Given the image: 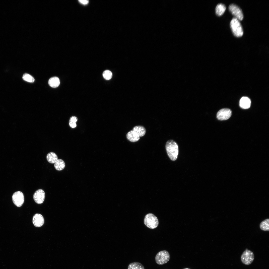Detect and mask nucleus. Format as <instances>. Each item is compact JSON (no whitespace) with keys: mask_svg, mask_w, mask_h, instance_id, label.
<instances>
[{"mask_svg":"<svg viewBox=\"0 0 269 269\" xmlns=\"http://www.w3.org/2000/svg\"><path fill=\"white\" fill-rule=\"evenodd\" d=\"M22 78L24 80L31 83L34 82L35 80L34 79L32 76L26 73L23 74Z\"/></svg>","mask_w":269,"mask_h":269,"instance_id":"nucleus-19","label":"nucleus"},{"mask_svg":"<svg viewBox=\"0 0 269 269\" xmlns=\"http://www.w3.org/2000/svg\"><path fill=\"white\" fill-rule=\"evenodd\" d=\"M232 112L231 110L228 108H223L220 110L216 115L217 118L221 121L226 120L228 119L231 116Z\"/></svg>","mask_w":269,"mask_h":269,"instance_id":"nucleus-8","label":"nucleus"},{"mask_svg":"<svg viewBox=\"0 0 269 269\" xmlns=\"http://www.w3.org/2000/svg\"><path fill=\"white\" fill-rule=\"evenodd\" d=\"M44 219L43 216L41 214L36 213L33 216L32 222L34 226L37 227H40L44 223Z\"/></svg>","mask_w":269,"mask_h":269,"instance_id":"nucleus-11","label":"nucleus"},{"mask_svg":"<svg viewBox=\"0 0 269 269\" xmlns=\"http://www.w3.org/2000/svg\"><path fill=\"white\" fill-rule=\"evenodd\" d=\"M230 26L234 35L236 37H240L243 34L242 26L240 21L235 18H233L230 23Z\"/></svg>","mask_w":269,"mask_h":269,"instance_id":"nucleus-3","label":"nucleus"},{"mask_svg":"<svg viewBox=\"0 0 269 269\" xmlns=\"http://www.w3.org/2000/svg\"><path fill=\"white\" fill-rule=\"evenodd\" d=\"M251 103L250 99L249 98L244 96L242 97L240 100L239 105L241 108L247 109L250 107Z\"/></svg>","mask_w":269,"mask_h":269,"instance_id":"nucleus-12","label":"nucleus"},{"mask_svg":"<svg viewBox=\"0 0 269 269\" xmlns=\"http://www.w3.org/2000/svg\"><path fill=\"white\" fill-rule=\"evenodd\" d=\"M12 199L14 204L17 206H21L23 204L24 196L23 193L20 191H17L14 193L12 196Z\"/></svg>","mask_w":269,"mask_h":269,"instance_id":"nucleus-9","label":"nucleus"},{"mask_svg":"<svg viewBox=\"0 0 269 269\" xmlns=\"http://www.w3.org/2000/svg\"><path fill=\"white\" fill-rule=\"evenodd\" d=\"M79 1L80 3L84 4H86L88 2V1L87 0H80Z\"/></svg>","mask_w":269,"mask_h":269,"instance_id":"nucleus-23","label":"nucleus"},{"mask_svg":"<svg viewBox=\"0 0 269 269\" xmlns=\"http://www.w3.org/2000/svg\"><path fill=\"white\" fill-rule=\"evenodd\" d=\"M170 255L169 252L166 250L158 252L155 257L156 263L159 265H162L167 263L169 260Z\"/></svg>","mask_w":269,"mask_h":269,"instance_id":"nucleus-5","label":"nucleus"},{"mask_svg":"<svg viewBox=\"0 0 269 269\" xmlns=\"http://www.w3.org/2000/svg\"><path fill=\"white\" fill-rule=\"evenodd\" d=\"M144 221L145 225L147 227L151 229L156 228L159 224L157 218L152 213H149L145 215Z\"/></svg>","mask_w":269,"mask_h":269,"instance_id":"nucleus-4","label":"nucleus"},{"mask_svg":"<svg viewBox=\"0 0 269 269\" xmlns=\"http://www.w3.org/2000/svg\"><path fill=\"white\" fill-rule=\"evenodd\" d=\"M190 269L186 268V269Z\"/></svg>","mask_w":269,"mask_h":269,"instance_id":"nucleus-24","label":"nucleus"},{"mask_svg":"<svg viewBox=\"0 0 269 269\" xmlns=\"http://www.w3.org/2000/svg\"><path fill=\"white\" fill-rule=\"evenodd\" d=\"M146 132V129L143 126H136L133 128L132 130L127 134L126 138L131 142H136L139 140L140 137L143 136L145 135Z\"/></svg>","mask_w":269,"mask_h":269,"instance_id":"nucleus-1","label":"nucleus"},{"mask_svg":"<svg viewBox=\"0 0 269 269\" xmlns=\"http://www.w3.org/2000/svg\"><path fill=\"white\" fill-rule=\"evenodd\" d=\"M54 166L56 170L61 171L65 167V163L62 159H58L55 163Z\"/></svg>","mask_w":269,"mask_h":269,"instance_id":"nucleus-16","label":"nucleus"},{"mask_svg":"<svg viewBox=\"0 0 269 269\" xmlns=\"http://www.w3.org/2000/svg\"><path fill=\"white\" fill-rule=\"evenodd\" d=\"M46 158L49 162L52 164L55 163L58 160L57 155L53 152H50L48 153Z\"/></svg>","mask_w":269,"mask_h":269,"instance_id":"nucleus-15","label":"nucleus"},{"mask_svg":"<svg viewBox=\"0 0 269 269\" xmlns=\"http://www.w3.org/2000/svg\"><path fill=\"white\" fill-rule=\"evenodd\" d=\"M165 148L167 154L171 160L174 161L177 159L178 154V147L177 143L172 140H169L166 142Z\"/></svg>","mask_w":269,"mask_h":269,"instance_id":"nucleus-2","label":"nucleus"},{"mask_svg":"<svg viewBox=\"0 0 269 269\" xmlns=\"http://www.w3.org/2000/svg\"><path fill=\"white\" fill-rule=\"evenodd\" d=\"M226 8V6L224 4L221 3L218 4L216 5L215 9L216 14L218 16L222 15L225 12Z\"/></svg>","mask_w":269,"mask_h":269,"instance_id":"nucleus-13","label":"nucleus"},{"mask_svg":"<svg viewBox=\"0 0 269 269\" xmlns=\"http://www.w3.org/2000/svg\"><path fill=\"white\" fill-rule=\"evenodd\" d=\"M229 10L234 17L239 21L242 20L244 18L242 11L238 6L234 4H230L228 7Z\"/></svg>","mask_w":269,"mask_h":269,"instance_id":"nucleus-6","label":"nucleus"},{"mask_svg":"<svg viewBox=\"0 0 269 269\" xmlns=\"http://www.w3.org/2000/svg\"><path fill=\"white\" fill-rule=\"evenodd\" d=\"M128 269H145L143 266L140 263L134 262L130 264Z\"/></svg>","mask_w":269,"mask_h":269,"instance_id":"nucleus-17","label":"nucleus"},{"mask_svg":"<svg viewBox=\"0 0 269 269\" xmlns=\"http://www.w3.org/2000/svg\"><path fill=\"white\" fill-rule=\"evenodd\" d=\"M77 120V118L74 116H72L70 119L69 120L70 121H71L76 123Z\"/></svg>","mask_w":269,"mask_h":269,"instance_id":"nucleus-22","label":"nucleus"},{"mask_svg":"<svg viewBox=\"0 0 269 269\" xmlns=\"http://www.w3.org/2000/svg\"><path fill=\"white\" fill-rule=\"evenodd\" d=\"M45 193L42 189H39L34 193L33 198L35 202L38 204H41L43 202L45 198Z\"/></svg>","mask_w":269,"mask_h":269,"instance_id":"nucleus-10","label":"nucleus"},{"mask_svg":"<svg viewBox=\"0 0 269 269\" xmlns=\"http://www.w3.org/2000/svg\"><path fill=\"white\" fill-rule=\"evenodd\" d=\"M60 83L59 78L57 77H54L50 78L48 81L49 85L53 88H56L59 85Z\"/></svg>","mask_w":269,"mask_h":269,"instance_id":"nucleus-14","label":"nucleus"},{"mask_svg":"<svg viewBox=\"0 0 269 269\" xmlns=\"http://www.w3.org/2000/svg\"><path fill=\"white\" fill-rule=\"evenodd\" d=\"M103 76L106 80H109L111 79L112 76V72L109 70H106L103 73Z\"/></svg>","mask_w":269,"mask_h":269,"instance_id":"nucleus-20","label":"nucleus"},{"mask_svg":"<svg viewBox=\"0 0 269 269\" xmlns=\"http://www.w3.org/2000/svg\"><path fill=\"white\" fill-rule=\"evenodd\" d=\"M69 124L70 126L72 128L76 127V123L69 121Z\"/></svg>","mask_w":269,"mask_h":269,"instance_id":"nucleus-21","label":"nucleus"},{"mask_svg":"<svg viewBox=\"0 0 269 269\" xmlns=\"http://www.w3.org/2000/svg\"><path fill=\"white\" fill-rule=\"evenodd\" d=\"M269 219H267L262 221L260 224V228L262 230L269 231Z\"/></svg>","mask_w":269,"mask_h":269,"instance_id":"nucleus-18","label":"nucleus"},{"mask_svg":"<svg viewBox=\"0 0 269 269\" xmlns=\"http://www.w3.org/2000/svg\"><path fill=\"white\" fill-rule=\"evenodd\" d=\"M254 258V256L253 253L247 249H246L243 252L241 257L242 262L246 265H248L251 264Z\"/></svg>","mask_w":269,"mask_h":269,"instance_id":"nucleus-7","label":"nucleus"}]
</instances>
